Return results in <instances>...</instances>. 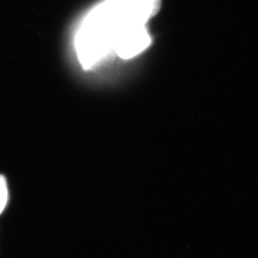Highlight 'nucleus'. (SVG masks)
<instances>
[{"label":"nucleus","instance_id":"1","mask_svg":"<svg viewBox=\"0 0 258 258\" xmlns=\"http://www.w3.org/2000/svg\"><path fill=\"white\" fill-rule=\"evenodd\" d=\"M160 0H104L83 19L75 37V49L85 70L112 55L130 59L151 44L147 29Z\"/></svg>","mask_w":258,"mask_h":258},{"label":"nucleus","instance_id":"2","mask_svg":"<svg viewBox=\"0 0 258 258\" xmlns=\"http://www.w3.org/2000/svg\"><path fill=\"white\" fill-rule=\"evenodd\" d=\"M8 190L6 179L3 175H0V214L3 212L8 203Z\"/></svg>","mask_w":258,"mask_h":258}]
</instances>
